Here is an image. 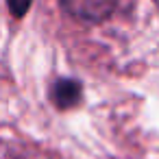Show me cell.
<instances>
[{"label":"cell","mask_w":159,"mask_h":159,"mask_svg":"<svg viewBox=\"0 0 159 159\" xmlns=\"http://www.w3.org/2000/svg\"><path fill=\"white\" fill-rule=\"evenodd\" d=\"M61 2L68 13L89 22L105 20L116 7V0H61Z\"/></svg>","instance_id":"1"},{"label":"cell","mask_w":159,"mask_h":159,"mask_svg":"<svg viewBox=\"0 0 159 159\" xmlns=\"http://www.w3.org/2000/svg\"><path fill=\"white\" fill-rule=\"evenodd\" d=\"M50 98L55 100L57 107L68 109V107H72V105L79 102V98H81V85H79L76 81H70V79L59 81V83L50 89Z\"/></svg>","instance_id":"2"},{"label":"cell","mask_w":159,"mask_h":159,"mask_svg":"<svg viewBox=\"0 0 159 159\" xmlns=\"http://www.w3.org/2000/svg\"><path fill=\"white\" fill-rule=\"evenodd\" d=\"M29 5H31V0H9V9L13 16H24Z\"/></svg>","instance_id":"3"}]
</instances>
